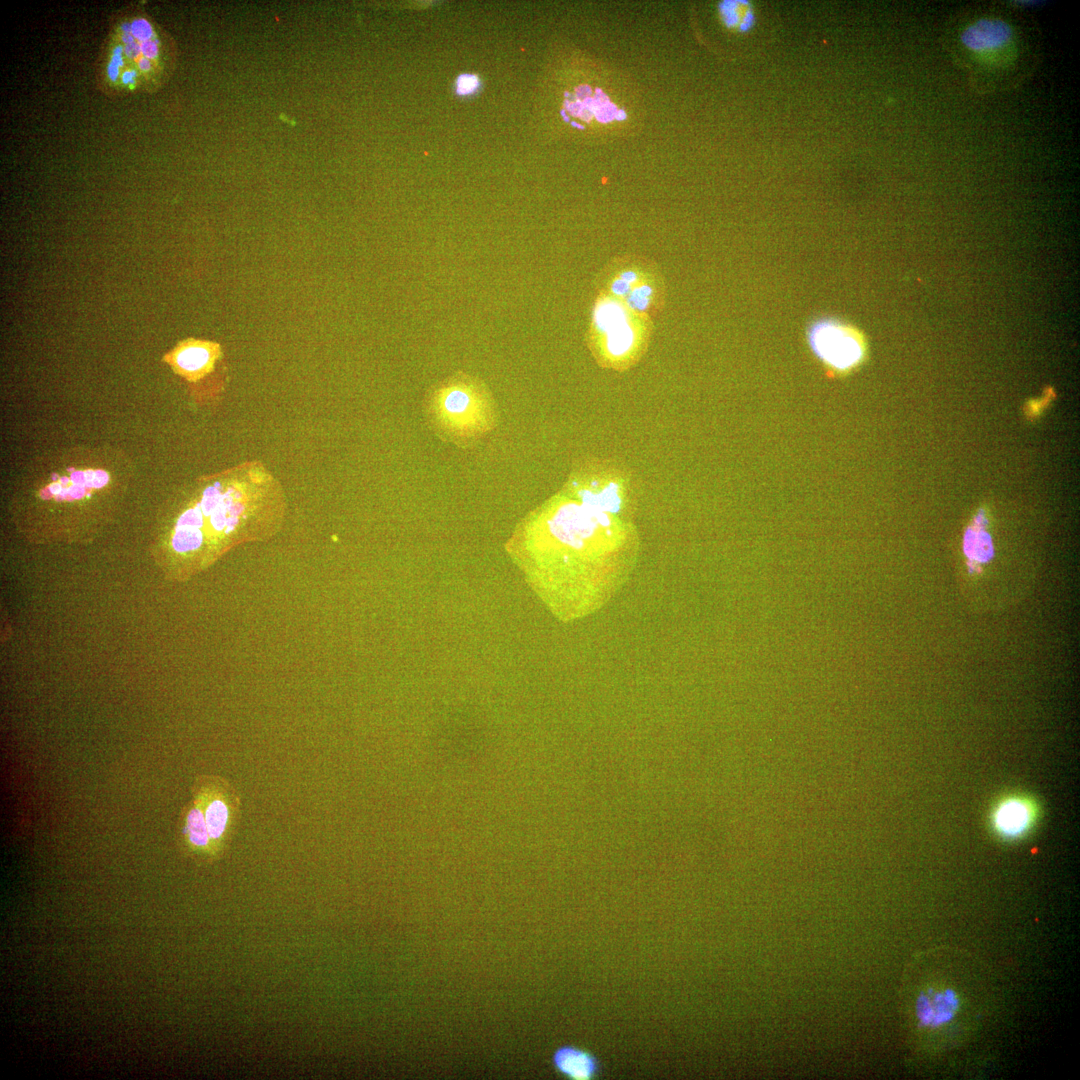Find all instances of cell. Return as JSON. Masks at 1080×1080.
Returning <instances> with one entry per match:
<instances>
[{
	"label": "cell",
	"instance_id": "1",
	"mask_svg": "<svg viewBox=\"0 0 1080 1080\" xmlns=\"http://www.w3.org/2000/svg\"><path fill=\"white\" fill-rule=\"evenodd\" d=\"M637 545L631 521L560 491L519 524L507 550L553 612L571 619L609 598L632 566Z\"/></svg>",
	"mask_w": 1080,
	"mask_h": 1080
},
{
	"label": "cell",
	"instance_id": "2",
	"mask_svg": "<svg viewBox=\"0 0 1080 1080\" xmlns=\"http://www.w3.org/2000/svg\"><path fill=\"white\" fill-rule=\"evenodd\" d=\"M286 513L285 490L260 460L203 475L175 500L165 559L179 578L189 577L241 544L272 539Z\"/></svg>",
	"mask_w": 1080,
	"mask_h": 1080
},
{
	"label": "cell",
	"instance_id": "3",
	"mask_svg": "<svg viewBox=\"0 0 1080 1080\" xmlns=\"http://www.w3.org/2000/svg\"><path fill=\"white\" fill-rule=\"evenodd\" d=\"M123 455L103 448H73L48 455L23 478L20 513L37 520L84 518L116 507L132 475ZM35 519V520H36Z\"/></svg>",
	"mask_w": 1080,
	"mask_h": 1080
},
{
	"label": "cell",
	"instance_id": "4",
	"mask_svg": "<svg viewBox=\"0 0 1080 1080\" xmlns=\"http://www.w3.org/2000/svg\"><path fill=\"white\" fill-rule=\"evenodd\" d=\"M424 413L433 432L443 441L470 446L497 425L494 397L479 377L463 371L434 384L424 399Z\"/></svg>",
	"mask_w": 1080,
	"mask_h": 1080
},
{
	"label": "cell",
	"instance_id": "5",
	"mask_svg": "<svg viewBox=\"0 0 1080 1080\" xmlns=\"http://www.w3.org/2000/svg\"><path fill=\"white\" fill-rule=\"evenodd\" d=\"M652 334V318L623 301L599 292L587 331V346L599 366L625 371L645 354Z\"/></svg>",
	"mask_w": 1080,
	"mask_h": 1080
},
{
	"label": "cell",
	"instance_id": "6",
	"mask_svg": "<svg viewBox=\"0 0 1080 1080\" xmlns=\"http://www.w3.org/2000/svg\"><path fill=\"white\" fill-rule=\"evenodd\" d=\"M561 491L588 508L628 521L637 506L631 472L604 459L591 458L577 464Z\"/></svg>",
	"mask_w": 1080,
	"mask_h": 1080
},
{
	"label": "cell",
	"instance_id": "7",
	"mask_svg": "<svg viewBox=\"0 0 1080 1080\" xmlns=\"http://www.w3.org/2000/svg\"><path fill=\"white\" fill-rule=\"evenodd\" d=\"M174 374L183 379L189 394L199 405L220 399L227 379L222 345L216 341L189 337L164 354Z\"/></svg>",
	"mask_w": 1080,
	"mask_h": 1080
},
{
	"label": "cell",
	"instance_id": "8",
	"mask_svg": "<svg viewBox=\"0 0 1080 1080\" xmlns=\"http://www.w3.org/2000/svg\"><path fill=\"white\" fill-rule=\"evenodd\" d=\"M599 292L623 301L631 309L655 317L664 307L666 289L657 266L642 257L623 256L605 269Z\"/></svg>",
	"mask_w": 1080,
	"mask_h": 1080
},
{
	"label": "cell",
	"instance_id": "9",
	"mask_svg": "<svg viewBox=\"0 0 1080 1080\" xmlns=\"http://www.w3.org/2000/svg\"><path fill=\"white\" fill-rule=\"evenodd\" d=\"M806 342L813 357L830 378H842L856 371L866 360L864 334L855 326L834 317L810 323Z\"/></svg>",
	"mask_w": 1080,
	"mask_h": 1080
},
{
	"label": "cell",
	"instance_id": "10",
	"mask_svg": "<svg viewBox=\"0 0 1080 1080\" xmlns=\"http://www.w3.org/2000/svg\"><path fill=\"white\" fill-rule=\"evenodd\" d=\"M192 798L200 805L208 828L213 859L229 848L241 818V798L226 778L200 774L191 787Z\"/></svg>",
	"mask_w": 1080,
	"mask_h": 1080
},
{
	"label": "cell",
	"instance_id": "11",
	"mask_svg": "<svg viewBox=\"0 0 1080 1080\" xmlns=\"http://www.w3.org/2000/svg\"><path fill=\"white\" fill-rule=\"evenodd\" d=\"M175 836L179 848L187 855L214 860L204 814L195 799L191 798L181 808Z\"/></svg>",
	"mask_w": 1080,
	"mask_h": 1080
},
{
	"label": "cell",
	"instance_id": "12",
	"mask_svg": "<svg viewBox=\"0 0 1080 1080\" xmlns=\"http://www.w3.org/2000/svg\"><path fill=\"white\" fill-rule=\"evenodd\" d=\"M961 1007L957 990L947 987L938 991L929 988L915 999V1017L919 1027L937 1029L951 1023Z\"/></svg>",
	"mask_w": 1080,
	"mask_h": 1080
},
{
	"label": "cell",
	"instance_id": "13",
	"mask_svg": "<svg viewBox=\"0 0 1080 1080\" xmlns=\"http://www.w3.org/2000/svg\"><path fill=\"white\" fill-rule=\"evenodd\" d=\"M1012 28L1001 19L984 18L968 26L961 34L963 45L978 53L1003 49L1012 39Z\"/></svg>",
	"mask_w": 1080,
	"mask_h": 1080
},
{
	"label": "cell",
	"instance_id": "14",
	"mask_svg": "<svg viewBox=\"0 0 1080 1080\" xmlns=\"http://www.w3.org/2000/svg\"><path fill=\"white\" fill-rule=\"evenodd\" d=\"M1034 818L1035 810L1028 800L1011 797L997 805L992 820L998 834L1005 838H1017L1028 831Z\"/></svg>",
	"mask_w": 1080,
	"mask_h": 1080
},
{
	"label": "cell",
	"instance_id": "15",
	"mask_svg": "<svg viewBox=\"0 0 1080 1080\" xmlns=\"http://www.w3.org/2000/svg\"><path fill=\"white\" fill-rule=\"evenodd\" d=\"M552 1059L559 1074L570 1080H594L601 1073L599 1059L592 1052L573 1045L559 1047Z\"/></svg>",
	"mask_w": 1080,
	"mask_h": 1080
},
{
	"label": "cell",
	"instance_id": "16",
	"mask_svg": "<svg viewBox=\"0 0 1080 1080\" xmlns=\"http://www.w3.org/2000/svg\"><path fill=\"white\" fill-rule=\"evenodd\" d=\"M722 18L726 25L740 32H746L755 24L753 6L746 1H729L721 5Z\"/></svg>",
	"mask_w": 1080,
	"mask_h": 1080
},
{
	"label": "cell",
	"instance_id": "17",
	"mask_svg": "<svg viewBox=\"0 0 1080 1080\" xmlns=\"http://www.w3.org/2000/svg\"><path fill=\"white\" fill-rule=\"evenodd\" d=\"M131 33L139 43L151 40L154 35L151 24L144 18L135 19L132 23Z\"/></svg>",
	"mask_w": 1080,
	"mask_h": 1080
},
{
	"label": "cell",
	"instance_id": "18",
	"mask_svg": "<svg viewBox=\"0 0 1080 1080\" xmlns=\"http://www.w3.org/2000/svg\"><path fill=\"white\" fill-rule=\"evenodd\" d=\"M158 44L159 40H148L140 43L141 51L144 57L148 59H155L158 56Z\"/></svg>",
	"mask_w": 1080,
	"mask_h": 1080
},
{
	"label": "cell",
	"instance_id": "19",
	"mask_svg": "<svg viewBox=\"0 0 1080 1080\" xmlns=\"http://www.w3.org/2000/svg\"><path fill=\"white\" fill-rule=\"evenodd\" d=\"M124 54L129 59L139 60L141 58L140 55L142 54L140 43L134 42L132 44L125 45Z\"/></svg>",
	"mask_w": 1080,
	"mask_h": 1080
},
{
	"label": "cell",
	"instance_id": "20",
	"mask_svg": "<svg viewBox=\"0 0 1080 1080\" xmlns=\"http://www.w3.org/2000/svg\"><path fill=\"white\" fill-rule=\"evenodd\" d=\"M476 85V81L473 77H462L459 81V91L461 93H468L473 90Z\"/></svg>",
	"mask_w": 1080,
	"mask_h": 1080
},
{
	"label": "cell",
	"instance_id": "21",
	"mask_svg": "<svg viewBox=\"0 0 1080 1080\" xmlns=\"http://www.w3.org/2000/svg\"><path fill=\"white\" fill-rule=\"evenodd\" d=\"M123 52H124V48L122 46H120V45L116 46L114 48V50H113V54H112L110 62L116 64L119 67H122L123 64H124L123 63V57H122Z\"/></svg>",
	"mask_w": 1080,
	"mask_h": 1080
},
{
	"label": "cell",
	"instance_id": "22",
	"mask_svg": "<svg viewBox=\"0 0 1080 1080\" xmlns=\"http://www.w3.org/2000/svg\"><path fill=\"white\" fill-rule=\"evenodd\" d=\"M136 75H137V73L133 69L124 71L123 74H122L123 83L124 84H134Z\"/></svg>",
	"mask_w": 1080,
	"mask_h": 1080
},
{
	"label": "cell",
	"instance_id": "23",
	"mask_svg": "<svg viewBox=\"0 0 1080 1080\" xmlns=\"http://www.w3.org/2000/svg\"><path fill=\"white\" fill-rule=\"evenodd\" d=\"M119 69H120V67L117 66L116 64H114L112 62L109 63V65L107 67V73H108V76H109L110 80H112V81L117 80V78L119 76Z\"/></svg>",
	"mask_w": 1080,
	"mask_h": 1080
},
{
	"label": "cell",
	"instance_id": "24",
	"mask_svg": "<svg viewBox=\"0 0 1080 1080\" xmlns=\"http://www.w3.org/2000/svg\"><path fill=\"white\" fill-rule=\"evenodd\" d=\"M138 67H139V68H140V70H142V71H148V70H150V69H151V61H150V59H148V58H146V57H141V58H140V59L138 60Z\"/></svg>",
	"mask_w": 1080,
	"mask_h": 1080
},
{
	"label": "cell",
	"instance_id": "25",
	"mask_svg": "<svg viewBox=\"0 0 1080 1080\" xmlns=\"http://www.w3.org/2000/svg\"><path fill=\"white\" fill-rule=\"evenodd\" d=\"M121 39L125 45L136 42V39L132 33H123Z\"/></svg>",
	"mask_w": 1080,
	"mask_h": 1080
},
{
	"label": "cell",
	"instance_id": "26",
	"mask_svg": "<svg viewBox=\"0 0 1080 1080\" xmlns=\"http://www.w3.org/2000/svg\"><path fill=\"white\" fill-rule=\"evenodd\" d=\"M121 30L123 31V33H131V31H132L131 23H127V22L123 23L121 25Z\"/></svg>",
	"mask_w": 1080,
	"mask_h": 1080
}]
</instances>
